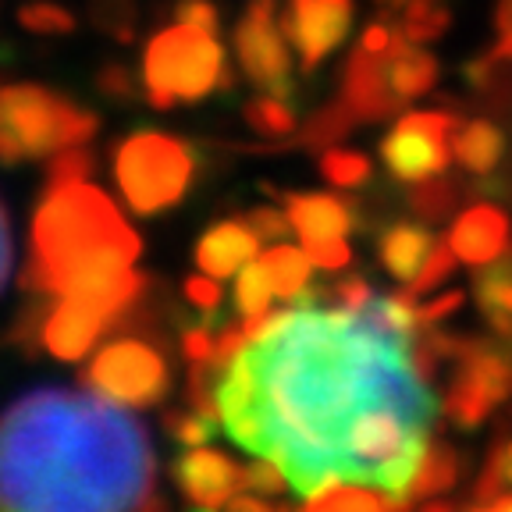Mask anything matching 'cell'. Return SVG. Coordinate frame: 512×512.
Listing matches in <instances>:
<instances>
[{"label":"cell","mask_w":512,"mask_h":512,"mask_svg":"<svg viewBox=\"0 0 512 512\" xmlns=\"http://www.w3.org/2000/svg\"><path fill=\"white\" fill-rule=\"evenodd\" d=\"M217 402L235 445L278 463L299 498L345 480V438L370 406L438 413L406 338L342 306L288 303L217 377Z\"/></svg>","instance_id":"obj_1"},{"label":"cell","mask_w":512,"mask_h":512,"mask_svg":"<svg viewBox=\"0 0 512 512\" xmlns=\"http://www.w3.org/2000/svg\"><path fill=\"white\" fill-rule=\"evenodd\" d=\"M118 509H164L136 416L89 388H36L0 413V512Z\"/></svg>","instance_id":"obj_2"},{"label":"cell","mask_w":512,"mask_h":512,"mask_svg":"<svg viewBox=\"0 0 512 512\" xmlns=\"http://www.w3.org/2000/svg\"><path fill=\"white\" fill-rule=\"evenodd\" d=\"M96 249H125L139 256L143 242L107 200V192L89 185L86 178L47 185L32 214V256L22 271V288L36 296H54L57 274Z\"/></svg>","instance_id":"obj_3"},{"label":"cell","mask_w":512,"mask_h":512,"mask_svg":"<svg viewBox=\"0 0 512 512\" xmlns=\"http://www.w3.org/2000/svg\"><path fill=\"white\" fill-rule=\"evenodd\" d=\"M232 82V72L224 64V47L214 32L175 22L146 43L143 89L157 111H171L175 104H196L217 89L228 93Z\"/></svg>","instance_id":"obj_4"},{"label":"cell","mask_w":512,"mask_h":512,"mask_svg":"<svg viewBox=\"0 0 512 512\" xmlns=\"http://www.w3.org/2000/svg\"><path fill=\"white\" fill-rule=\"evenodd\" d=\"M192 175H196L192 150L164 132H132L114 150V178L121 196L143 217L182 203Z\"/></svg>","instance_id":"obj_5"},{"label":"cell","mask_w":512,"mask_h":512,"mask_svg":"<svg viewBox=\"0 0 512 512\" xmlns=\"http://www.w3.org/2000/svg\"><path fill=\"white\" fill-rule=\"evenodd\" d=\"M0 128L18 139L29 160L50 157L64 146L89 143L100 121L93 111L43 86H4L0 89Z\"/></svg>","instance_id":"obj_6"},{"label":"cell","mask_w":512,"mask_h":512,"mask_svg":"<svg viewBox=\"0 0 512 512\" xmlns=\"http://www.w3.org/2000/svg\"><path fill=\"white\" fill-rule=\"evenodd\" d=\"M82 388L118 406H157L171 388L168 356L146 338H114L82 370Z\"/></svg>","instance_id":"obj_7"},{"label":"cell","mask_w":512,"mask_h":512,"mask_svg":"<svg viewBox=\"0 0 512 512\" xmlns=\"http://www.w3.org/2000/svg\"><path fill=\"white\" fill-rule=\"evenodd\" d=\"M459 121L441 111H409L381 139V160L399 182L441 175L452 160V136Z\"/></svg>","instance_id":"obj_8"},{"label":"cell","mask_w":512,"mask_h":512,"mask_svg":"<svg viewBox=\"0 0 512 512\" xmlns=\"http://www.w3.org/2000/svg\"><path fill=\"white\" fill-rule=\"evenodd\" d=\"M235 54L246 79L256 89L274 96H292V50L281 29V15L274 0H253L235 25Z\"/></svg>","instance_id":"obj_9"},{"label":"cell","mask_w":512,"mask_h":512,"mask_svg":"<svg viewBox=\"0 0 512 512\" xmlns=\"http://www.w3.org/2000/svg\"><path fill=\"white\" fill-rule=\"evenodd\" d=\"M352 22V0H292L281 15L288 43L296 47L306 72H313L338 43Z\"/></svg>","instance_id":"obj_10"},{"label":"cell","mask_w":512,"mask_h":512,"mask_svg":"<svg viewBox=\"0 0 512 512\" xmlns=\"http://www.w3.org/2000/svg\"><path fill=\"white\" fill-rule=\"evenodd\" d=\"M111 324H118V320L100 306L75 296H57V303L43 317V349L68 363L86 360V352Z\"/></svg>","instance_id":"obj_11"},{"label":"cell","mask_w":512,"mask_h":512,"mask_svg":"<svg viewBox=\"0 0 512 512\" xmlns=\"http://www.w3.org/2000/svg\"><path fill=\"white\" fill-rule=\"evenodd\" d=\"M388 54H392V50L374 54V50L356 47L349 57V64H345L342 100L356 111L360 121L392 118V114H399L402 104H406V100L392 89V79H388Z\"/></svg>","instance_id":"obj_12"},{"label":"cell","mask_w":512,"mask_h":512,"mask_svg":"<svg viewBox=\"0 0 512 512\" xmlns=\"http://www.w3.org/2000/svg\"><path fill=\"white\" fill-rule=\"evenodd\" d=\"M171 477H175L185 502L196 505V509H224L232 502L235 488H239V466L203 445L185 448L171 466Z\"/></svg>","instance_id":"obj_13"},{"label":"cell","mask_w":512,"mask_h":512,"mask_svg":"<svg viewBox=\"0 0 512 512\" xmlns=\"http://www.w3.org/2000/svg\"><path fill=\"white\" fill-rule=\"evenodd\" d=\"M285 214L292 221V232L303 242L345 239V232L360 224V210L338 196H324V192H292Z\"/></svg>","instance_id":"obj_14"},{"label":"cell","mask_w":512,"mask_h":512,"mask_svg":"<svg viewBox=\"0 0 512 512\" xmlns=\"http://www.w3.org/2000/svg\"><path fill=\"white\" fill-rule=\"evenodd\" d=\"M505 242H509V217L498 207H488V203L459 214L456 224H452V232H448V246L456 249V256L463 264L473 267H484L495 256H502Z\"/></svg>","instance_id":"obj_15"},{"label":"cell","mask_w":512,"mask_h":512,"mask_svg":"<svg viewBox=\"0 0 512 512\" xmlns=\"http://www.w3.org/2000/svg\"><path fill=\"white\" fill-rule=\"evenodd\" d=\"M260 235L246 221H221L196 242V267L210 278H232L260 253Z\"/></svg>","instance_id":"obj_16"},{"label":"cell","mask_w":512,"mask_h":512,"mask_svg":"<svg viewBox=\"0 0 512 512\" xmlns=\"http://www.w3.org/2000/svg\"><path fill=\"white\" fill-rule=\"evenodd\" d=\"M434 235L420 224H392L388 232L377 239V256H381L384 271L395 281H413L424 267L427 253L434 249Z\"/></svg>","instance_id":"obj_17"},{"label":"cell","mask_w":512,"mask_h":512,"mask_svg":"<svg viewBox=\"0 0 512 512\" xmlns=\"http://www.w3.org/2000/svg\"><path fill=\"white\" fill-rule=\"evenodd\" d=\"M452 157H456L466 171H473V175H491L505 157L502 128L491 125L488 118L456 125V136H452Z\"/></svg>","instance_id":"obj_18"},{"label":"cell","mask_w":512,"mask_h":512,"mask_svg":"<svg viewBox=\"0 0 512 512\" xmlns=\"http://www.w3.org/2000/svg\"><path fill=\"white\" fill-rule=\"evenodd\" d=\"M303 505L310 512H331V509H360V512H381V509H406V502L388 491L374 488V484H360V480H328L320 491H313L310 498H303Z\"/></svg>","instance_id":"obj_19"},{"label":"cell","mask_w":512,"mask_h":512,"mask_svg":"<svg viewBox=\"0 0 512 512\" xmlns=\"http://www.w3.org/2000/svg\"><path fill=\"white\" fill-rule=\"evenodd\" d=\"M388 79L402 100H416L438 82V61L427 50H420V43H409L399 32V40L388 54Z\"/></svg>","instance_id":"obj_20"},{"label":"cell","mask_w":512,"mask_h":512,"mask_svg":"<svg viewBox=\"0 0 512 512\" xmlns=\"http://www.w3.org/2000/svg\"><path fill=\"white\" fill-rule=\"evenodd\" d=\"M463 477V456H459L456 448H448L445 441H431L416 466V477L406 491V502H427V498L441 495V491H452Z\"/></svg>","instance_id":"obj_21"},{"label":"cell","mask_w":512,"mask_h":512,"mask_svg":"<svg viewBox=\"0 0 512 512\" xmlns=\"http://www.w3.org/2000/svg\"><path fill=\"white\" fill-rule=\"evenodd\" d=\"M473 296L488 324L512 320V253L495 256L491 264H484V271L473 274Z\"/></svg>","instance_id":"obj_22"},{"label":"cell","mask_w":512,"mask_h":512,"mask_svg":"<svg viewBox=\"0 0 512 512\" xmlns=\"http://www.w3.org/2000/svg\"><path fill=\"white\" fill-rule=\"evenodd\" d=\"M495 406H498V399L488 392V384L480 381V377H473L470 370L459 367V374L452 377V384H448L445 413L452 416L459 427L470 431V427L484 424V416H488Z\"/></svg>","instance_id":"obj_23"},{"label":"cell","mask_w":512,"mask_h":512,"mask_svg":"<svg viewBox=\"0 0 512 512\" xmlns=\"http://www.w3.org/2000/svg\"><path fill=\"white\" fill-rule=\"evenodd\" d=\"M264 267H267V274H271V281H274V292H278V296L288 303V299L299 296V292L310 285L313 260H310V253H306V246L296 249V246H285V242H278V246H271L264 253Z\"/></svg>","instance_id":"obj_24"},{"label":"cell","mask_w":512,"mask_h":512,"mask_svg":"<svg viewBox=\"0 0 512 512\" xmlns=\"http://www.w3.org/2000/svg\"><path fill=\"white\" fill-rule=\"evenodd\" d=\"M413 299L416 296L409 288L406 292H392V296H374L367 310H363V317H367L374 328L413 342L416 328H420V306H416Z\"/></svg>","instance_id":"obj_25"},{"label":"cell","mask_w":512,"mask_h":512,"mask_svg":"<svg viewBox=\"0 0 512 512\" xmlns=\"http://www.w3.org/2000/svg\"><path fill=\"white\" fill-rule=\"evenodd\" d=\"M356 125H360L356 111L338 96V100H331L328 107H320V111L306 121L303 132H299V143H303L306 150H328L331 143H342V136H349Z\"/></svg>","instance_id":"obj_26"},{"label":"cell","mask_w":512,"mask_h":512,"mask_svg":"<svg viewBox=\"0 0 512 512\" xmlns=\"http://www.w3.org/2000/svg\"><path fill=\"white\" fill-rule=\"evenodd\" d=\"M246 121L256 128V136L264 139H285L296 132V111L288 104L285 96L264 93L246 104Z\"/></svg>","instance_id":"obj_27"},{"label":"cell","mask_w":512,"mask_h":512,"mask_svg":"<svg viewBox=\"0 0 512 512\" xmlns=\"http://www.w3.org/2000/svg\"><path fill=\"white\" fill-rule=\"evenodd\" d=\"M448 22H452V15H448V8H441L438 0H413L402 11L399 32L409 43H431L445 36Z\"/></svg>","instance_id":"obj_28"},{"label":"cell","mask_w":512,"mask_h":512,"mask_svg":"<svg viewBox=\"0 0 512 512\" xmlns=\"http://www.w3.org/2000/svg\"><path fill=\"white\" fill-rule=\"evenodd\" d=\"M456 196H459L456 182H448V178H441V175L420 178V182H413V189H409V210L420 214L424 221H441V217L452 214Z\"/></svg>","instance_id":"obj_29"},{"label":"cell","mask_w":512,"mask_h":512,"mask_svg":"<svg viewBox=\"0 0 512 512\" xmlns=\"http://www.w3.org/2000/svg\"><path fill=\"white\" fill-rule=\"evenodd\" d=\"M278 296L274 292V281L267 274L264 260H249L239 274H235V306L246 313H260V310H271V299Z\"/></svg>","instance_id":"obj_30"},{"label":"cell","mask_w":512,"mask_h":512,"mask_svg":"<svg viewBox=\"0 0 512 512\" xmlns=\"http://www.w3.org/2000/svg\"><path fill=\"white\" fill-rule=\"evenodd\" d=\"M370 171V160L356 150H328L320 157V175L338 189H360L363 182H370Z\"/></svg>","instance_id":"obj_31"},{"label":"cell","mask_w":512,"mask_h":512,"mask_svg":"<svg viewBox=\"0 0 512 512\" xmlns=\"http://www.w3.org/2000/svg\"><path fill=\"white\" fill-rule=\"evenodd\" d=\"M18 22L29 32H40V36H68L75 29L72 11H64L61 4H50V0H32L18 11Z\"/></svg>","instance_id":"obj_32"},{"label":"cell","mask_w":512,"mask_h":512,"mask_svg":"<svg viewBox=\"0 0 512 512\" xmlns=\"http://www.w3.org/2000/svg\"><path fill=\"white\" fill-rule=\"evenodd\" d=\"M502 488H512V438L495 445V452L488 459V470L480 473L477 480L473 498H477V505H488L495 495H502Z\"/></svg>","instance_id":"obj_33"},{"label":"cell","mask_w":512,"mask_h":512,"mask_svg":"<svg viewBox=\"0 0 512 512\" xmlns=\"http://www.w3.org/2000/svg\"><path fill=\"white\" fill-rule=\"evenodd\" d=\"M96 168V157L89 153L86 143L64 146V150L50 153L47 164V185H61V182H79V178H89V171Z\"/></svg>","instance_id":"obj_34"},{"label":"cell","mask_w":512,"mask_h":512,"mask_svg":"<svg viewBox=\"0 0 512 512\" xmlns=\"http://www.w3.org/2000/svg\"><path fill=\"white\" fill-rule=\"evenodd\" d=\"M456 249L448 246V239H438L434 242V249L427 253L424 267H420V274H416L413 281H409V292L413 296H424V292H434V288L441 285V281L448 278V274L456 271Z\"/></svg>","instance_id":"obj_35"},{"label":"cell","mask_w":512,"mask_h":512,"mask_svg":"<svg viewBox=\"0 0 512 512\" xmlns=\"http://www.w3.org/2000/svg\"><path fill=\"white\" fill-rule=\"evenodd\" d=\"M239 488L253 491V495H281V491L292 488V484H288L285 470H281L278 463L256 456V459H249L246 466H239Z\"/></svg>","instance_id":"obj_36"},{"label":"cell","mask_w":512,"mask_h":512,"mask_svg":"<svg viewBox=\"0 0 512 512\" xmlns=\"http://www.w3.org/2000/svg\"><path fill=\"white\" fill-rule=\"evenodd\" d=\"M93 22L118 43H128L136 29V4L132 0H93Z\"/></svg>","instance_id":"obj_37"},{"label":"cell","mask_w":512,"mask_h":512,"mask_svg":"<svg viewBox=\"0 0 512 512\" xmlns=\"http://www.w3.org/2000/svg\"><path fill=\"white\" fill-rule=\"evenodd\" d=\"M164 427H168V434L178 441L182 448H196V445H207L210 438H214V420H207L203 413H196V409H171L168 416H164Z\"/></svg>","instance_id":"obj_38"},{"label":"cell","mask_w":512,"mask_h":512,"mask_svg":"<svg viewBox=\"0 0 512 512\" xmlns=\"http://www.w3.org/2000/svg\"><path fill=\"white\" fill-rule=\"evenodd\" d=\"M96 89L104 96H111V100H132L139 93V82L125 64H104L96 72Z\"/></svg>","instance_id":"obj_39"},{"label":"cell","mask_w":512,"mask_h":512,"mask_svg":"<svg viewBox=\"0 0 512 512\" xmlns=\"http://www.w3.org/2000/svg\"><path fill=\"white\" fill-rule=\"evenodd\" d=\"M303 246H306V253H310L313 267H324V271H342L352 260L345 239H317V242H303Z\"/></svg>","instance_id":"obj_40"},{"label":"cell","mask_w":512,"mask_h":512,"mask_svg":"<svg viewBox=\"0 0 512 512\" xmlns=\"http://www.w3.org/2000/svg\"><path fill=\"white\" fill-rule=\"evenodd\" d=\"M214 345H217V335L210 331V320H203V324H196V328L182 331L185 363H210V356H214Z\"/></svg>","instance_id":"obj_41"},{"label":"cell","mask_w":512,"mask_h":512,"mask_svg":"<svg viewBox=\"0 0 512 512\" xmlns=\"http://www.w3.org/2000/svg\"><path fill=\"white\" fill-rule=\"evenodd\" d=\"M246 224L253 228L256 235L264 242H278V239H285L288 232H292V221H288V214H278V210H271V207H256V210H249L246 214Z\"/></svg>","instance_id":"obj_42"},{"label":"cell","mask_w":512,"mask_h":512,"mask_svg":"<svg viewBox=\"0 0 512 512\" xmlns=\"http://www.w3.org/2000/svg\"><path fill=\"white\" fill-rule=\"evenodd\" d=\"M331 296L338 299V306L342 310H352V313H363L370 306V299H374V292H370V285L363 278H356V274H349V278H338L335 288H331Z\"/></svg>","instance_id":"obj_43"},{"label":"cell","mask_w":512,"mask_h":512,"mask_svg":"<svg viewBox=\"0 0 512 512\" xmlns=\"http://www.w3.org/2000/svg\"><path fill=\"white\" fill-rule=\"evenodd\" d=\"M175 18L185 25H196V29H207V32H217V25H221V15H217V8L210 4V0H178Z\"/></svg>","instance_id":"obj_44"},{"label":"cell","mask_w":512,"mask_h":512,"mask_svg":"<svg viewBox=\"0 0 512 512\" xmlns=\"http://www.w3.org/2000/svg\"><path fill=\"white\" fill-rule=\"evenodd\" d=\"M185 296L192 306H200L207 313V320L217 317V306H221V285L214 278H189L185 281Z\"/></svg>","instance_id":"obj_45"},{"label":"cell","mask_w":512,"mask_h":512,"mask_svg":"<svg viewBox=\"0 0 512 512\" xmlns=\"http://www.w3.org/2000/svg\"><path fill=\"white\" fill-rule=\"evenodd\" d=\"M395 40H399V32L388 29V22H374V25H367V32H363L360 47L374 50V54H384V50L395 47Z\"/></svg>","instance_id":"obj_46"},{"label":"cell","mask_w":512,"mask_h":512,"mask_svg":"<svg viewBox=\"0 0 512 512\" xmlns=\"http://www.w3.org/2000/svg\"><path fill=\"white\" fill-rule=\"evenodd\" d=\"M459 306H463V296H459V292H448V296H441L438 303H431V306L420 310V328H431V324L445 320L448 313H456Z\"/></svg>","instance_id":"obj_47"},{"label":"cell","mask_w":512,"mask_h":512,"mask_svg":"<svg viewBox=\"0 0 512 512\" xmlns=\"http://www.w3.org/2000/svg\"><path fill=\"white\" fill-rule=\"evenodd\" d=\"M8 271H11V228H8V214L0 207V288L8 281Z\"/></svg>","instance_id":"obj_48"},{"label":"cell","mask_w":512,"mask_h":512,"mask_svg":"<svg viewBox=\"0 0 512 512\" xmlns=\"http://www.w3.org/2000/svg\"><path fill=\"white\" fill-rule=\"evenodd\" d=\"M228 509L235 512H271V505L264 502V495H232V502H228Z\"/></svg>","instance_id":"obj_49"},{"label":"cell","mask_w":512,"mask_h":512,"mask_svg":"<svg viewBox=\"0 0 512 512\" xmlns=\"http://www.w3.org/2000/svg\"><path fill=\"white\" fill-rule=\"evenodd\" d=\"M495 25H498V36H505V32H512V0H498Z\"/></svg>","instance_id":"obj_50"},{"label":"cell","mask_w":512,"mask_h":512,"mask_svg":"<svg viewBox=\"0 0 512 512\" xmlns=\"http://www.w3.org/2000/svg\"><path fill=\"white\" fill-rule=\"evenodd\" d=\"M491 57H498V61H512V32H505L502 40H498V47L491 50Z\"/></svg>","instance_id":"obj_51"},{"label":"cell","mask_w":512,"mask_h":512,"mask_svg":"<svg viewBox=\"0 0 512 512\" xmlns=\"http://www.w3.org/2000/svg\"><path fill=\"white\" fill-rule=\"evenodd\" d=\"M488 509H495V512H512V495H495L488 502Z\"/></svg>","instance_id":"obj_52"},{"label":"cell","mask_w":512,"mask_h":512,"mask_svg":"<svg viewBox=\"0 0 512 512\" xmlns=\"http://www.w3.org/2000/svg\"><path fill=\"white\" fill-rule=\"evenodd\" d=\"M395 4H402V8H406V4H413V0H395Z\"/></svg>","instance_id":"obj_53"}]
</instances>
